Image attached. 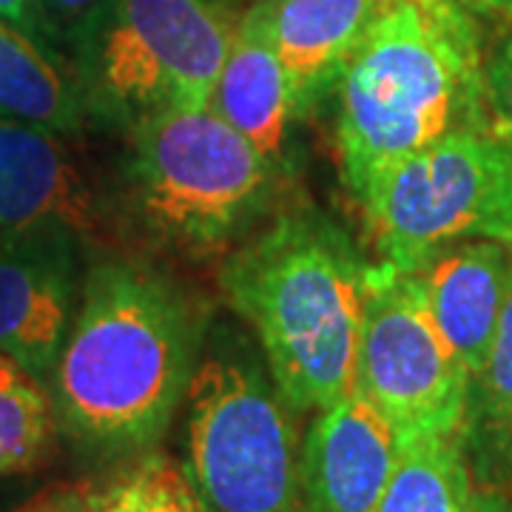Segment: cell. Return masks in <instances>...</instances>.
Listing matches in <instances>:
<instances>
[{"instance_id": "cell-2", "label": "cell", "mask_w": 512, "mask_h": 512, "mask_svg": "<svg viewBox=\"0 0 512 512\" xmlns=\"http://www.w3.org/2000/svg\"><path fill=\"white\" fill-rule=\"evenodd\" d=\"M336 94L342 180L362 205L421 148L487 128L473 12L461 0H384Z\"/></svg>"}, {"instance_id": "cell-11", "label": "cell", "mask_w": 512, "mask_h": 512, "mask_svg": "<svg viewBox=\"0 0 512 512\" xmlns=\"http://www.w3.org/2000/svg\"><path fill=\"white\" fill-rule=\"evenodd\" d=\"M396 456V430L359 390L319 410L299 444L302 512H376Z\"/></svg>"}, {"instance_id": "cell-12", "label": "cell", "mask_w": 512, "mask_h": 512, "mask_svg": "<svg viewBox=\"0 0 512 512\" xmlns=\"http://www.w3.org/2000/svg\"><path fill=\"white\" fill-rule=\"evenodd\" d=\"M285 66L296 120L336 92L384 0H254Z\"/></svg>"}, {"instance_id": "cell-21", "label": "cell", "mask_w": 512, "mask_h": 512, "mask_svg": "<svg viewBox=\"0 0 512 512\" xmlns=\"http://www.w3.org/2000/svg\"><path fill=\"white\" fill-rule=\"evenodd\" d=\"M484 114L487 128L512 146V32L484 55Z\"/></svg>"}, {"instance_id": "cell-17", "label": "cell", "mask_w": 512, "mask_h": 512, "mask_svg": "<svg viewBox=\"0 0 512 512\" xmlns=\"http://www.w3.org/2000/svg\"><path fill=\"white\" fill-rule=\"evenodd\" d=\"M57 444L49 384L0 353V481L40 470L55 456Z\"/></svg>"}, {"instance_id": "cell-7", "label": "cell", "mask_w": 512, "mask_h": 512, "mask_svg": "<svg viewBox=\"0 0 512 512\" xmlns=\"http://www.w3.org/2000/svg\"><path fill=\"white\" fill-rule=\"evenodd\" d=\"M362 208L379 262L402 271L464 239L512 245V146L490 128L450 134L396 165Z\"/></svg>"}, {"instance_id": "cell-10", "label": "cell", "mask_w": 512, "mask_h": 512, "mask_svg": "<svg viewBox=\"0 0 512 512\" xmlns=\"http://www.w3.org/2000/svg\"><path fill=\"white\" fill-rule=\"evenodd\" d=\"M89 248L69 231L0 237V353L49 382L83 291Z\"/></svg>"}, {"instance_id": "cell-8", "label": "cell", "mask_w": 512, "mask_h": 512, "mask_svg": "<svg viewBox=\"0 0 512 512\" xmlns=\"http://www.w3.org/2000/svg\"><path fill=\"white\" fill-rule=\"evenodd\" d=\"M470 382L413 274L384 262L370 265L356 390L390 421L399 441L461 436Z\"/></svg>"}, {"instance_id": "cell-5", "label": "cell", "mask_w": 512, "mask_h": 512, "mask_svg": "<svg viewBox=\"0 0 512 512\" xmlns=\"http://www.w3.org/2000/svg\"><path fill=\"white\" fill-rule=\"evenodd\" d=\"M234 29L220 0H109L69 52L86 117L128 131L211 106Z\"/></svg>"}, {"instance_id": "cell-16", "label": "cell", "mask_w": 512, "mask_h": 512, "mask_svg": "<svg viewBox=\"0 0 512 512\" xmlns=\"http://www.w3.org/2000/svg\"><path fill=\"white\" fill-rule=\"evenodd\" d=\"M473 464L461 436L399 441L393 476L376 512H467Z\"/></svg>"}, {"instance_id": "cell-6", "label": "cell", "mask_w": 512, "mask_h": 512, "mask_svg": "<svg viewBox=\"0 0 512 512\" xmlns=\"http://www.w3.org/2000/svg\"><path fill=\"white\" fill-rule=\"evenodd\" d=\"M185 402V470L205 512H302L293 407L254 359H200Z\"/></svg>"}, {"instance_id": "cell-1", "label": "cell", "mask_w": 512, "mask_h": 512, "mask_svg": "<svg viewBox=\"0 0 512 512\" xmlns=\"http://www.w3.org/2000/svg\"><path fill=\"white\" fill-rule=\"evenodd\" d=\"M202 319L163 271L120 254L94 256L49 376L60 439L114 467L154 450L200 365Z\"/></svg>"}, {"instance_id": "cell-25", "label": "cell", "mask_w": 512, "mask_h": 512, "mask_svg": "<svg viewBox=\"0 0 512 512\" xmlns=\"http://www.w3.org/2000/svg\"><path fill=\"white\" fill-rule=\"evenodd\" d=\"M0 18L32 32V0H0Z\"/></svg>"}, {"instance_id": "cell-22", "label": "cell", "mask_w": 512, "mask_h": 512, "mask_svg": "<svg viewBox=\"0 0 512 512\" xmlns=\"http://www.w3.org/2000/svg\"><path fill=\"white\" fill-rule=\"evenodd\" d=\"M12 512H97V481L94 478L55 481L29 495Z\"/></svg>"}, {"instance_id": "cell-15", "label": "cell", "mask_w": 512, "mask_h": 512, "mask_svg": "<svg viewBox=\"0 0 512 512\" xmlns=\"http://www.w3.org/2000/svg\"><path fill=\"white\" fill-rule=\"evenodd\" d=\"M0 117L77 137L89 117L72 60L0 18Z\"/></svg>"}, {"instance_id": "cell-3", "label": "cell", "mask_w": 512, "mask_h": 512, "mask_svg": "<svg viewBox=\"0 0 512 512\" xmlns=\"http://www.w3.org/2000/svg\"><path fill=\"white\" fill-rule=\"evenodd\" d=\"M367 268L348 234L313 208L279 214L222 262V296L254 328L296 413H319L356 390Z\"/></svg>"}, {"instance_id": "cell-9", "label": "cell", "mask_w": 512, "mask_h": 512, "mask_svg": "<svg viewBox=\"0 0 512 512\" xmlns=\"http://www.w3.org/2000/svg\"><path fill=\"white\" fill-rule=\"evenodd\" d=\"M69 140L49 128L0 117V237L69 231L89 251L106 248L109 202Z\"/></svg>"}, {"instance_id": "cell-14", "label": "cell", "mask_w": 512, "mask_h": 512, "mask_svg": "<svg viewBox=\"0 0 512 512\" xmlns=\"http://www.w3.org/2000/svg\"><path fill=\"white\" fill-rule=\"evenodd\" d=\"M211 109L254 143L256 151L279 171L288 168V143L296 120L291 86L254 0L237 15L234 40L211 97Z\"/></svg>"}, {"instance_id": "cell-23", "label": "cell", "mask_w": 512, "mask_h": 512, "mask_svg": "<svg viewBox=\"0 0 512 512\" xmlns=\"http://www.w3.org/2000/svg\"><path fill=\"white\" fill-rule=\"evenodd\" d=\"M467 512H512L510 495L495 484H481L473 490Z\"/></svg>"}, {"instance_id": "cell-20", "label": "cell", "mask_w": 512, "mask_h": 512, "mask_svg": "<svg viewBox=\"0 0 512 512\" xmlns=\"http://www.w3.org/2000/svg\"><path fill=\"white\" fill-rule=\"evenodd\" d=\"M109 0H32V35L52 49H69Z\"/></svg>"}, {"instance_id": "cell-18", "label": "cell", "mask_w": 512, "mask_h": 512, "mask_svg": "<svg viewBox=\"0 0 512 512\" xmlns=\"http://www.w3.org/2000/svg\"><path fill=\"white\" fill-rule=\"evenodd\" d=\"M461 439L470 461L481 458V464L490 470H495L498 458H512V262L493 345L470 382Z\"/></svg>"}, {"instance_id": "cell-13", "label": "cell", "mask_w": 512, "mask_h": 512, "mask_svg": "<svg viewBox=\"0 0 512 512\" xmlns=\"http://www.w3.org/2000/svg\"><path fill=\"white\" fill-rule=\"evenodd\" d=\"M512 245L498 239H464L436 248L407 274L419 282L436 325L476 376L504 308Z\"/></svg>"}, {"instance_id": "cell-19", "label": "cell", "mask_w": 512, "mask_h": 512, "mask_svg": "<svg viewBox=\"0 0 512 512\" xmlns=\"http://www.w3.org/2000/svg\"><path fill=\"white\" fill-rule=\"evenodd\" d=\"M97 512H205V507L185 464L154 447L97 478Z\"/></svg>"}, {"instance_id": "cell-24", "label": "cell", "mask_w": 512, "mask_h": 512, "mask_svg": "<svg viewBox=\"0 0 512 512\" xmlns=\"http://www.w3.org/2000/svg\"><path fill=\"white\" fill-rule=\"evenodd\" d=\"M470 12L487 15V18L501 20L512 26V0H461Z\"/></svg>"}, {"instance_id": "cell-4", "label": "cell", "mask_w": 512, "mask_h": 512, "mask_svg": "<svg viewBox=\"0 0 512 512\" xmlns=\"http://www.w3.org/2000/svg\"><path fill=\"white\" fill-rule=\"evenodd\" d=\"M126 140V214L160 248L225 254L271 200L279 168L211 106L151 114Z\"/></svg>"}]
</instances>
